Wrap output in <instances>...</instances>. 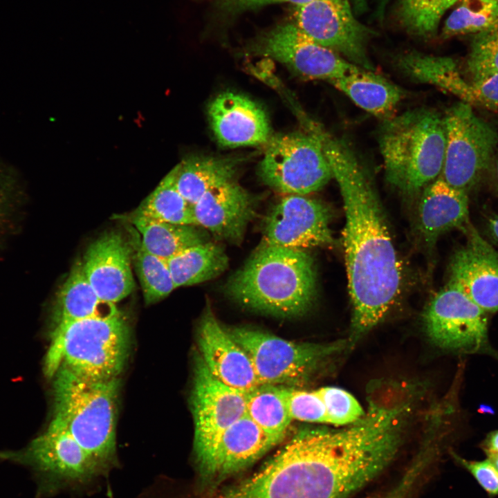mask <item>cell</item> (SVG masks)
I'll return each instance as SVG.
<instances>
[{"label": "cell", "mask_w": 498, "mask_h": 498, "mask_svg": "<svg viewBox=\"0 0 498 498\" xmlns=\"http://www.w3.org/2000/svg\"><path fill=\"white\" fill-rule=\"evenodd\" d=\"M344 203V252L352 306L349 344L387 315L401 289L403 269L371 178L351 147L317 131Z\"/></svg>", "instance_id": "obj_1"}, {"label": "cell", "mask_w": 498, "mask_h": 498, "mask_svg": "<svg viewBox=\"0 0 498 498\" xmlns=\"http://www.w3.org/2000/svg\"><path fill=\"white\" fill-rule=\"evenodd\" d=\"M362 478L359 454L344 433L308 428L219 498H347L360 489Z\"/></svg>", "instance_id": "obj_2"}, {"label": "cell", "mask_w": 498, "mask_h": 498, "mask_svg": "<svg viewBox=\"0 0 498 498\" xmlns=\"http://www.w3.org/2000/svg\"><path fill=\"white\" fill-rule=\"evenodd\" d=\"M316 288L315 266L308 252L262 242L230 277L225 289L244 307L290 317L310 310Z\"/></svg>", "instance_id": "obj_3"}, {"label": "cell", "mask_w": 498, "mask_h": 498, "mask_svg": "<svg viewBox=\"0 0 498 498\" xmlns=\"http://www.w3.org/2000/svg\"><path fill=\"white\" fill-rule=\"evenodd\" d=\"M52 378V421L65 427L104 471L116 456L119 378L93 379L64 367Z\"/></svg>", "instance_id": "obj_4"}, {"label": "cell", "mask_w": 498, "mask_h": 498, "mask_svg": "<svg viewBox=\"0 0 498 498\" xmlns=\"http://www.w3.org/2000/svg\"><path fill=\"white\" fill-rule=\"evenodd\" d=\"M378 138L385 178L404 193L416 194L441 174L445 133L436 111L418 108L387 118Z\"/></svg>", "instance_id": "obj_5"}, {"label": "cell", "mask_w": 498, "mask_h": 498, "mask_svg": "<svg viewBox=\"0 0 498 498\" xmlns=\"http://www.w3.org/2000/svg\"><path fill=\"white\" fill-rule=\"evenodd\" d=\"M130 329L121 312L53 326L44 358V373L52 378L60 367L88 378H118L130 350Z\"/></svg>", "instance_id": "obj_6"}, {"label": "cell", "mask_w": 498, "mask_h": 498, "mask_svg": "<svg viewBox=\"0 0 498 498\" xmlns=\"http://www.w3.org/2000/svg\"><path fill=\"white\" fill-rule=\"evenodd\" d=\"M228 330L250 357L261 385H301L347 343L295 342L246 327Z\"/></svg>", "instance_id": "obj_7"}, {"label": "cell", "mask_w": 498, "mask_h": 498, "mask_svg": "<svg viewBox=\"0 0 498 498\" xmlns=\"http://www.w3.org/2000/svg\"><path fill=\"white\" fill-rule=\"evenodd\" d=\"M443 119L445 149L439 176L451 187L468 194L491 167L498 133L462 101L451 107Z\"/></svg>", "instance_id": "obj_8"}, {"label": "cell", "mask_w": 498, "mask_h": 498, "mask_svg": "<svg viewBox=\"0 0 498 498\" xmlns=\"http://www.w3.org/2000/svg\"><path fill=\"white\" fill-rule=\"evenodd\" d=\"M261 181L273 190L306 195L322 189L333 178L317 135L293 132L271 136L259 167Z\"/></svg>", "instance_id": "obj_9"}, {"label": "cell", "mask_w": 498, "mask_h": 498, "mask_svg": "<svg viewBox=\"0 0 498 498\" xmlns=\"http://www.w3.org/2000/svg\"><path fill=\"white\" fill-rule=\"evenodd\" d=\"M488 313L448 283L424 310L423 322L431 342L443 350L497 356L488 340Z\"/></svg>", "instance_id": "obj_10"}, {"label": "cell", "mask_w": 498, "mask_h": 498, "mask_svg": "<svg viewBox=\"0 0 498 498\" xmlns=\"http://www.w3.org/2000/svg\"><path fill=\"white\" fill-rule=\"evenodd\" d=\"M295 26L306 36L368 71L371 30L354 17L349 0H313L296 6Z\"/></svg>", "instance_id": "obj_11"}, {"label": "cell", "mask_w": 498, "mask_h": 498, "mask_svg": "<svg viewBox=\"0 0 498 498\" xmlns=\"http://www.w3.org/2000/svg\"><path fill=\"white\" fill-rule=\"evenodd\" d=\"M0 457L30 467L52 485L83 483L101 472L70 432L53 421L26 447L2 452Z\"/></svg>", "instance_id": "obj_12"}, {"label": "cell", "mask_w": 498, "mask_h": 498, "mask_svg": "<svg viewBox=\"0 0 498 498\" xmlns=\"http://www.w3.org/2000/svg\"><path fill=\"white\" fill-rule=\"evenodd\" d=\"M246 395L219 380L197 355L191 394L197 460L226 428L246 415Z\"/></svg>", "instance_id": "obj_13"}, {"label": "cell", "mask_w": 498, "mask_h": 498, "mask_svg": "<svg viewBox=\"0 0 498 498\" xmlns=\"http://www.w3.org/2000/svg\"><path fill=\"white\" fill-rule=\"evenodd\" d=\"M251 50L279 61L303 77L327 82L360 68L317 44L292 23L261 36Z\"/></svg>", "instance_id": "obj_14"}, {"label": "cell", "mask_w": 498, "mask_h": 498, "mask_svg": "<svg viewBox=\"0 0 498 498\" xmlns=\"http://www.w3.org/2000/svg\"><path fill=\"white\" fill-rule=\"evenodd\" d=\"M331 216L329 208L320 201L287 194L266 215L263 243L304 250L332 244Z\"/></svg>", "instance_id": "obj_15"}, {"label": "cell", "mask_w": 498, "mask_h": 498, "mask_svg": "<svg viewBox=\"0 0 498 498\" xmlns=\"http://www.w3.org/2000/svg\"><path fill=\"white\" fill-rule=\"evenodd\" d=\"M465 246L453 255L448 283L464 293L485 312L498 311V252L470 223Z\"/></svg>", "instance_id": "obj_16"}, {"label": "cell", "mask_w": 498, "mask_h": 498, "mask_svg": "<svg viewBox=\"0 0 498 498\" xmlns=\"http://www.w3.org/2000/svg\"><path fill=\"white\" fill-rule=\"evenodd\" d=\"M133 252L131 240L116 231L104 233L88 246L82 260L83 270L102 301L115 304L133 291Z\"/></svg>", "instance_id": "obj_17"}, {"label": "cell", "mask_w": 498, "mask_h": 498, "mask_svg": "<svg viewBox=\"0 0 498 498\" xmlns=\"http://www.w3.org/2000/svg\"><path fill=\"white\" fill-rule=\"evenodd\" d=\"M198 345L207 368L225 385L246 394L261 385L250 357L209 306L200 320Z\"/></svg>", "instance_id": "obj_18"}, {"label": "cell", "mask_w": 498, "mask_h": 498, "mask_svg": "<svg viewBox=\"0 0 498 498\" xmlns=\"http://www.w3.org/2000/svg\"><path fill=\"white\" fill-rule=\"evenodd\" d=\"M208 115L214 133L222 146L267 144L271 137L264 109L243 95L221 93L210 104Z\"/></svg>", "instance_id": "obj_19"}, {"label": "cell", "mask_w": 498, "mask_h": 498, "mask_svg": "<svg viewBox=\"0 0 498 498\" xmlns=\"http://www.w3.org/2000/svg\"><path fill=\"white\" fill-rule=\"evenodd\" d=\"M277 443L246 414L226 428L198 462L205 476L221 478L249 465Z\"/></svg>", "instance_id": "obj_20"}, {"label": "cell", "mask_w": 498, "mask_h": 498, "mask_svg": "<svg viewBox=\"0 0 498 498\" xmlns=\"http://www.w3.org/2000/svg\"><path fill=\"white\" fill-rule=\"evenodd\" d=\"M197 225L203 226L216 237L239 243L255 212L250 195L234 181L216 186L193 205Z\"/></svg>", "instance_id": "obj_21"}, {"label": "cell", "mask_w": 498, "mask_h": 498, "mask_svg": "<svg viewBox=\"0 0 498 498\" xmlns=\"http://www.w3.org/2000/svg\"><path fill=\"white\" fill-rule=\"evenodd\" d=\"M418 216L421 232L430 245L451 230L463 232L470 223L468 194L451 187L439 176L423 189Z\"/></svg>", "instance_id": "obj_22"}, {"label": "cell", "mask_w": 498, "mask_h": 498, "mask_svg": "<svg viewBox=\"0 0 498 498\" xmlns=\"http://www.w3.org/2000/svg\"><path fill=\"white\" fill-rule=\"evenodd\" d=\"M115 304L102 301L84 274L82 260L73 264L59 288L54 304L53 326L75 320L119 313Z\"/></svg>", "instance_id": "obj_23"}, {"label": "cell", "mask_w": 498, "mask_h": 498, "mask_svg": "<svg viewBox=\"0 0 498 498\" xmlns=\"http://www.w3.org/2000/svg\"><path fill=\"white\" fill-rule=\"evenodd\" d=\"M329 83L361 109L384 120L391 117L405 95L403 89L397 85L372 71L362 68Z\"/></svg>", "instance_id": "obj_24"}, {"label": "cell", "mask_w": 498, "mask_h": 498, "mask_svg": "<svg viewBox=\"0 0 498 498\" xmlns=\"http://www.w3.org/2000/svg\"><path fill=\"white\" fill-rule=\"evenodd\" d=\"M239 162L232 157L188 156L178 163L176 187L194 205L211 189L232 181Z\"/></svg>", "instance_id": "obj_25"}, {"label": "cell", "mask_w": 498, "mask_h": 498, "mask_svg": "<svg viewBox=\"0 0 498 498\" xmlns=\"http://www.w3.org/2000/svg\"><path fill=\"white\" fill-rule=\"evenodd\" d=\"M398 66L410 78L432 84L456 95L462 102L471 104L470 83L461 76L452 58L412 51L398 58Z\"/></svg>", "instance_id": "obj_26"}, {"label": "cell", "mask_w": 498, "mask_h": 498, "mask_svg": "<svg viewBox=\"0 0 498 498\" xmlns=\"http://www.w3.org/2000/svg\"><path fill=\"white\" fill-rule=\"evenodd\" d=\"M175 286H191L212 279L228 266L221 246L206 241L189 247L167 260Z\"/></svg>", "instance_id": "obj_27"}, {"label": "cell", "mask_w": 498, "mask_h": 498, "mask_svg": "<svg viewBox=\"0 0 498 498\" xmlns=\"http://www.w3.org/2000/svg\"><path fill=\"white\" fill-rule=\"evenodd\" d=\"M128 218L140 232L142 246L165 260L189 247L208 241L196 225L170 223L131 214Z\"/></svg>", "instance_id": "obj_28"}, {"label": "cell", "mask_w": 498, "mask_h": 498, "mask_svg": "<svg viewBox=\"0 0 498 498\" xmlns=\"http://www.w3.org/2000/svg\"><path fill=\"white\" fill-rule=\"evenodd\" d=\"M288 392L286 387L261 385L246 395V414L277 443L293 421Z\"/></svg>", "instance_id": "obj_29"}, {"label": "cell", "mask_w": 498, "mask_h": 498, "mask_svg": "<svg viewBox=\"0 0 498 498\" xmlns=\"http://www.w3.org/2000/svg\"><path fill=\"white\" fill-rule=\"evenodd\" d=\"M178 169V164L131 214L170 223L196 226L193 205L185 200L176 187Z\"/></svg>", "instance_id": "obj_30"}, {"label": "cell", "mask_w": 498, "mask_h": 498, "mask_svg": "<svg viewBox=\"0 0 498 498\" xmlns=\"http://www.w3.org/2000/svg\"><path fill=\"white\" fill-rule=\"evenodd\" d=\"M134 267L145 302L151 304L166 297L175 288L167 260L148 252L137 237L131 239Z\"/></svg>", "instance_id": "obj_31"}, {"label": "cell", "mask_w": 498, "mask_h": 498, "mask_svg": "<svg viewBox=\"0 0 498 498\" xmlns=\"http://www.w3.org/2000/svg\"><path fill=\"white\" fill-rule=\"evenodd\" d=\"M498 28V3L490 0H463L445 22L443 35L477 34Z\"/></svg>", "instance_id": "obj_32"}, {"label": "cell", "mask_w": 498, "mask_h": 498, "mask_svg": "<svg viewBox=\"0 0 498 498\" xmlns=\"http://www.w3.org/2000/svg\"><path fill=\"white\" fill-rule=\"evenodd\" d=\"M457 0H400L398 17L405 29L421 37L434 35L441 17Z\"/></svg>", "instance_id": "obj_33"}, {"label": "cell", "mask_w": 498, "mask_h": 498, "mask_svg": "<svg viewBox=\"0 0 498 498\" xmlns=\"http://www.w3.org/2000/svg\"><path fill=\"white\" fill-rule=\"evenodd\" d=\"M467 67L472 81L498 74V28L474 35Z\"/></svg>", "instance_id": "obj_34"}, {"label": "cell", "mask_w": 498, "mask_h": 498, "mask_svg": "<svg viewBox=\"0 0 498 498\" xmlns=\"http://www.w3.org/2000/svg\"><path fill=\"white\" fill-rule=\"evenodd\" d=\"M317 391L326 406L328 424L346 426L358 421L365 412L358 400L343 389L323 387Z\"/></svg>", "instance_id": "obj_35"}, {"label": "cell", "mask_w": 498, "mask_h": 498, "mask_svg": "<svg viewBox=\"0 0 498 498\" xmlns=\"http://www.w3.org/2000/svg\"><path fill=\"white\" fill-rule=\"evenodd\" d=\"M288 405L293 420L328 424L326 406L317 389L306 391L288 387Z\"/></svg>", "instance_id": "obj_36"}, {"label": "cell", "mask_w": 498, "mask_h": 498, "mask_svg": "<svg viewBox=\"0 0 498 498\" xmlns=\"http://www.w3.org/2000/svg\"><path fill=\"white\" fill-rule=\"evenodd\" d=\"M453 456L489 496H498V469L489 459L470 461L455 454Z\"/></svg>", "instance_id": "obj_37"}, {"label": "cell", "mask_w": 498, "mask_h": 498, "mask_svg": "<svg viewBox=\"0 0 498 498\" xmlns=\"http://www.w3.org/2000/svg\"><path fill=\"white\" fill-rule=\"evenodd\" d=\"M471 105L498 112V74L470 84Z\"/></svg>", "instance_id": "obj_38"}, {"label": "cell", "mask_w": 498, "mask_h": 498, "mask_svg": "<svg viewBox=\"0 0 498 498\" xmlns=\"http://www.w3.org/2000/svg\"><path fill=\"white\" fill-rule=\"evenodd\" d=\"M17 189V181L11 169L0 165V225L9 212Z\"/></svg>", "instance_id": "obj_39"}, {"label": "cell", "mask_w": 498, "mask_h": 498, "mask_svg": "<svg viewBox=\"0 0 498 498\" xmlns=\"http://www.w3.org/2000/svg\"><path fill=\"white\" fill-rule=\"evenodd\" d=\"M487 457L498 454V430L489 433L481 443Z\"/></svg>", "instance_id": "obj_40"}, {"label": "cell", "mask_w": 498, "mask_h": 498, "mask_svg": "<svg viewBox=\"0 0 498 498\" xmlns=\"http://www.w3.org/2000/svg\"><path fill=\"white\" fill-rule=\"evenodd\" d=\"M487 232L492 240L498 246V215L488 219Z\"/></svg>", "instance_id": "obj_41"}, {"label": "cell", "mask_w": 498, "mask_h": 498, "mask_svg": "<svg viewBox=\"0 0 498 498\" xmlns=\"http://www.w3.org/2000/svg\"><path fill=\"white\" fill-rule=\"evenodd\" d=\"M491 167H493L495 177L498 183V151L495 153Z\"/></svg>", "instance_id": "obj_42"}, {"label": "cell", "mask_w": 498, "mask_h": 498, "mask_svg": "<svg viewBox=\"0 0 498 498\" xmlns=\"http://www.w3.org/2000/svg\"><path fill=\"white\" fill-rule=\"evenodd\" d=\"M486 458L489 459L498 469V454Z\"/></svg>", "instance_id": "obj_43"}, {"label": "cell", "mask_w": 498, "mask_h": 498, "mask_svg": "<svg viewBox=\"0 0 498 498\" xmlns=\"http://www.w3.org/2000/svg\"><path fill=\"white\" fill-rule=\"evenodd\" d=\"M490 1H495V2H496V3H498V0H490Z\"/></svg>", "instance_id": "obj_44"}]
</instances>
